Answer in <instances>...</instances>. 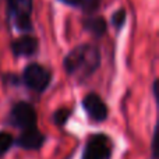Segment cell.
I'll return each mask as SVG.
<instances>
[{
	"instance_id": "obj_1",
	"label": "cell",
	"mask_w": 159,
	"mask_h": 159,
	"mask_svg": "<svg viewBox=\"0 0 159 159\" xmlns=\"http://www.w3.org/2000/svg\"><path fill=\"white\" fill-rule=\"evenodd\" d=\"M99 64V52L92 45H82L69 53L66 59L67 73L87 77L95 71Z\"/></svg>"
},
{
	"instance_id": "obj_2",
	"label": "cell",
	"mask_w": 159,
	"mask_h": 159,
	"mask_svg": "<svg viewBox=\"0 0 159 159\" xmlns=\"http://www.w3.org/2000/svg\"><path fill=\"white\" fill-rule=\"evenodd\" d=\"M110 155V141L106 135L96 134L88 141L82 159H107Z\"/></svg>"
},
{
	"instance_id": "obj_3",
	"label": "cell",
	"mask_w": 159,
	"mask_h": 159,
	"mask_svg": "<svg viewBox=\"0 0 159 159\" xmlns=\"http://www.w3.org/2000/svg\"><path fill=\"white\" fill-rule=\"evenodd\" d=\"M24 81L30 88L35 91H43L49 85L50 74L39 64H30L24 70Z\"/></svg>"
},
{
	"instance_id": "obj_4",
	"label": "cell",
	"mask_w": 159,
	"mask_h": 159,
	"mask_svg": "<svg viewBox=\"0 0 159 159\" xmlns=\"http://www.w3.org/2000/svg\"><path fill=\"white\" fill-rule=\"evenodd\" d=\"M11 117L13 121L21 129H31V127H35L36 123V113L34 110V107L30 103H25V102H20L11 110Z\"/></svg>"
},
{
	"instance_id": "obj_5",
	"label": "cell",
	"mask_w": 159,
	"mask_h": 159,
	"mask_svg": "<svg viewBox=\"0 0 159 159\" xmlns=\"http://www.w3.org/2000/svg\"><path fill=\"white\" fill-rule=\"evenodd\" d=\"M84 107L91 119L95 121H102L107 116V107L96 93H89L84 98Z\"/></svg>"
},
{
	"instance_id": "obj_6",
	"label": "cell",
	"mask_w": 159,
	"mask_h": 159,
	"mask_svg": "<svg viewBox=\"0 0 159 159\" xmlns=\"http://www.w3.org/2000/svg\"><path fill=\"white\" fill-rule=\"evenodd\" d=\"M45 137L35 129V127H31L27 129L25 133H22L18 138V145L22 147L25 149H38L39 147L43 144Z\"/></svg>"
},
{
	"instance_id": "obj_7",
	"label": "cell",
	"mask_w": 159,
	"mask_h": 159,
	"mask_svg": "<svg viewBox=\"0 0 159 159\" xmlns=\"http://www.w3.org/2000/svg\"><path fill=\"white\" fill-rule=\"evenodd\" d=\"M38 48V42L32 36H22L13 42V52L18 56H30Z\"/></svg>"
},
{
	"instance_id": "obj_8",
	"label": "cell",
	"mask_w": 159,
	"mask_h": 159,
	"mask_svg": "<svg viewBox=\"0 0 159 159\" xmlns=\"http://www.w3.org/2000/svg\"><path fill=\"white\" fill-rule=\"evenodd\" d=\"M85 28L96 36H102L106 31V21L102 17H95L85 21Z\"/></svg>"
},
{
	"instance_id": "obj_9",
	"label": "cell",
	"mask_w": 159,
	"mask_h": 159,
	"mask_svg": "<svg viewBox=\"0 0 159 159\" xmlns=\"http://www.w3.org/2000/svg\"><path fill=\"white\" fill-rule=\"evenodd\" d=\"M10 6L17 17H30L31 8H32V0H10Z\"/></svg>"
},
{
	"instance_id": "obj_10",
	"label": "cell",
	"mask_w": 159,
	"mask_h": 159,
	"mask_svg": "<svg viewBox=\"0 0 159 159\" xmlns=\"http://www.w3.org/2000/svg\"><path fill=\"white\" fill-rule=\"evenodd\" d=\"M13 144V137L8 133H0V155L6 154Z\"/></svg>"
},
{
	"instance_id": "obj_11",
	"label": "cell",
	"mask_w": 159,
	"mask_h": 159,
	"mask_svg": "<svg viewBox=\"0 0 159 159\" xmlns=\"http://www.w3.org/2000/svg\"><path fill=\"white\" fill-rule=\"evenodd\" d=\"M69 116H70V112L67 109H59L55 113V123L57 126H63L66 123V120L69 119Z\"/></svg>"
},
{
	"instance_id": "obj_12",
	"label": "cell",
	"mask_w": 159,
	"mask_h": 159,
	"mask_svg": "<svg viewBox=\"0 0 159 159\" xmlns=\"http://www.w3.org/2000/svg\"><path fill=\"white\" fill-rule=\"evenodd\" d=\"M124 21H126V11H124L123 8L116 11V13L113 14V24H115L117 28H120L121 25L124 24Z\"/></svg>"
},
{
	"instance_id": "obj_13",
	"label": "cell",
	"mask_w": 159,
	"mask_h": 159,
	"mask_svg": "<svg viewBox=\"0 0 159 159\" xmlns=\"http://www.w3.org/2000/svg\"><path fill=\"white\" fill-rule=\"evenodd\" d=\"M16 20H17V25H18L21 30H28V28L31 27V24H30V17L18 16Z\"/></svg>"
},
{
	"instance_id": "obj_14",
	"label": "cell",
	"mask_w": 159,
	"mask_h": 159,
	"mask_svg": "<svg viewBox=\"0 0 159 159\" xmlns=\"http://www.w3.org/2000/svg\"><path fill=\"white\" fill-rule=\"evenodd\" d=\"M63 2H66V3H70V4H80V6H81L82 0H63Z\"/></svg>"
}]
</instances>
